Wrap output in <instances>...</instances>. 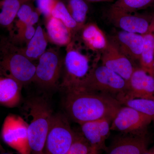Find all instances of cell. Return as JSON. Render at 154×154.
Wrapping results in <instances>:
<instances>
[{"label": "cell", "mask_w": 154, "mask_h": 154, "mask_svg": "<svg viewBox=\"0 0 154 154\" xmlns=\"http://www.w3.org/2000/svg\"><path fill=\"white\" fill-rule=\"evenodd\" d=\"M46 29L48 37L54 44L68 45L71 42L72 31L59 19L52 17L48 18Z\"/></svg>", "instance_id": "obj_19"}, {"label": "cell", "mask_w": 154, "mask_h": 154, "mask_svg": "<svg viewBox=\"0 0 154 154\" xmlns=\"http://www.w3.org/2000/svg\"><path fill=\"white\" fill-rule=\"evenodd\" d=\"M51 17L60 20L72 32V30L78 29L77 23L70 14L66 6L62 2L57 0Z\"/></svg>", "instance_id": "obj_25"}, {"label": "cell", "mask_w": 154, "mask_h": 154, "mask_svg": "<svg viewBox=\"0 0 154 154\" xmlns=\"http://www.w3.org/2000/svg\"><path fill=\"white\" fill-rule=\"evenodd\" d=\"M62 61L57 51L50 49L38 58L33 82L45 88L56 86L60 77Z\"/></svg>", "instance_id": "obj_9"}, {"label": "cell", "mask_w": 154, "mask_h": 154, "mask_svg": "<svg viewBox=\"0 0 154 154\" xmlns=\"http://www.w3.org/2000/svg\"><path fill=\"white\" fill-rule=\"evenodd\" d=\"M0 154H12L11 153H6V152H2L1 153H0Z\"/></svg>", "instance_id": "obj_33"}, {"label": "cell", "mask_w": 154, "mask_h": 154, "mask_svg": "<svg viewBox=\"0 0 154 154\" xmlns=\"http://www.w3.org/2000/svg\"><path fill=\"white\" fill-rule=\"evenodd\" d=\"M91 2H111L113 0H87Z\"/></svg>", "instance_id": "obj_31"}, {"label": "cell", "mask_w": 154, "mask_h": 154, "mask_svg": "<svg viewBox=\"0 0 154 154\" xmlns=\"http://www.w3.org/2000/svg\"><path fill=\"white\" fill-rule=\"evenodd\" d=\"M122 105L132 107L148 116L154 122V100L150 99H134L123 100Z\"/></svg>", "instance_id": "obj_23"}, {"label": "cell", "mask_w": 154, "mask_h": 154, "mask_svg": "<svg viewBox=\"0 0 154 154\" xmlns=\"http://www.w3.org/2000/svg\"><path fill=\"white\" fill-rule=\"evenodd\" d=\"M0 151L2 152H4V149H3L2 147V145H1V143H0Z\"/></svg>", "instance_id": "obj_32"}, {"label": "cell", "mask_w": 154, "mask_h": 154, "mask_svg": "<svg viewBox=\"0 0 154 154\" xmlns=\"http://www.w3.org/2000/svg\"><path fill=\"white\" fill-rule=\"evenodd\" d=\"M4 142L19 154H31L28 125L22 116L9 114L4 120L2 131Z\"/></svg>", "instance_id": "obj_7"}, {"label": "cell", "mask_w": 154, "mask_h": 154, "mask_svg": "<svg viewBox=\"0 0 154 154\" xmlns=\"http://www.w3.org/2000/svg\"><path fill=\"white\" fill-rule=\"evenodd\" d=\"M112 120L108 118L88 122L80 124L82 134L91 147L106 151L105 141L110 135Z\"/></svg>", "instance_id": "obj_14"}, {"label": "cell", "mask_w": 154, "mask_h": 154, "mask_svg": "<svg viewBox=\"0 0 154 154\" xmlns=\"http://www.w3.org/2000/svg\"><path fill=\"white\" fill-rule=\"evenodd\" d=\"M76 134L64 115L54 114L45 141L44 154H64L70 147Z\"/></svg>", "instance_id": "obj_5"}, {"label": "cell", "mask_w": 154, "mask_h": 154, "mask_svg": "<svg viewBox=\"0 0 154 154\" xmlns=\"http://www.w3.org/2000/svg\"><path fill=\"white\" fill-rule=\"evenodd\" d=\"M143 154H154V146L149 149H148Z\"/></svg>", "instance_id": "obj_30"}, {"label": "cell", "mask_w": 154, "mask_h": 154, "mask_svg": "<svg viewBox=\"0 0 154 154\" xmlns=\"http://www.w3.org/2000/svg\"><path fill=\"white\" fill-rule=\"evenodd\" d=\"M108 20L122 30L143 35L149 29L152 20L141 15L123 11L111 6L107 12Z\"/></svg>", "instance_id": "obj_10"}, {"label": "cell", "mask_w": 154, "mask_h": 154, "mask_svg": "<svg viewBox=\"0 0 154 154\" xmlns=\"http://www.w3.org/2000/svg\"><path fill=\"white\" fill-rule=\"evenodd\" d=\"M18 19V27L27 25H34L38 22L39 14L38 11H35L31 6L26 3L22 4L19 8L17 17Z\"/></svg>", "instance_id": "obj_24"}, {"label": "cell", "mask_w": 154, "mask_h": 154, "mask_svg": "<svg viewBox=\"0 0 154 154\" xmlns=\"http://www.w3.org/2000/svg\"><path fill=\"white\" fill-rule=\"evenodd\" d=\"M146 134H125L116 137L107 147L106 154H143L148 150Z\"/></svg>", "instance_id": "obj_15"}, {"label": "cell", "mask_w": 154, "mask_h": 154, "mask_svg": "<svg viewBox=\"0 0 154 154\" xmlns=\"http://www.w3.org/2000/svg\"><path fill=\"white\" fill-rule=\"evenodd\" d=\"M82 38L89 49L101 53L106 48L109 42L105 33L94 23L83 26Z\"/></svg>", "instance_id": "obj_17"}, {"label": "cell", "mask_w": 154, "mask_h": 154, "mask_svg": "<svg viewBox=\"0 0 154 154\" xmlns=\"http://www.w3.org/2000/svg\"><path fill=\"white\" fill-rule=\"evenodd\" d=\"M22 87L0 63V105L9 108L18 106L22 99Z\"/></svg>", "instance_id": "obj_16"}, {"label": "cell", "mask_w": 154, "mask_h": 154, "mask_svg": "<svg viewBox=\"0 0 154 154\" xmlns=\"http://www.w3.org/2000/svg\"><path fill=\"white\" fill-rule=\"evenodd\" d=\"M23 106L22 117L28 125L31 154H44L45 141L54 113L47 100L40 97L31 98Z\"/></svg>", "instance_id": "obj_2"}, {"label": "cell", "mask_w": 154, "mask_h": 154, "mask_svg": "<svg viewBox=\"0 0 154 154\" xmlns=\"http://www.w3.org/2000/svg\"><path fill=\"white\" fill-rule=\"evenodd\" d=\"M47 38L40 26L36 28L34 36L28 42L23 54L30 60L39 58L46 51Z\"/></svg>", "instance_id": "obj_21"}, {"label": "cell", "mask_w": 154, "mask_h": 154, "mask_svg": "<svg viewBox=\"0 0 154 154\" xmlns=\"http://www.w3.org/2000/svg\"><path fill=\"white\" fill-rule=\"evenodd\" d=\"M109 40L133 63L139 62L143 48V35L121 30L114 33Z\"/></svg>", "instance_id": "obj_13"}, {"label": "cell", "mask_w": 154, "mask_h": 154, "mask_svg": "<svg viewBox=\"0 0 154 154\" xmlns=\"http://www.w3.org/2000/svg\"><path fill=\"white\" fill-rule=\"evenodd\" d=\"M28 0H0V27L10 31L22 4Z\"/></svg>", "instance_id": "obj_20"}, {"label": "cell", "mask_w": 154, "mask_h": 154, "mask_svg": "<svg viewBox=\"0 0 154 154\" xmlns=\"http://www.w3.org/2000/svg\"><path fill=\"white\" fill-rule=\"evenodd\" d=\"M0 63L22 86L34 81L36 66L6 38L0 40Z\"/></svg>", "instance_id": "obj_3"}, {"label": "cell", "mask_w": 154, "mask_h": 154, "mask_svg": "<svg viewBox=\"0 0 154 154\" xmlns=\"http://www.w3.org/2000/svg\"><path fill=\"white\" fill-rule=\"evenodd\" d=\"M127 88V82L123 78L102 65H96L85 79L73 90L108 94L118 99L125 94Z\"/></svg>", "instance_id": "obj_4"}, {"label": "cell", "mask_w": 154, "mask_h": 154, "mask_svg": "<svg viewBox=\"0 0 154 154\" xmlns=\"http://www.w3.org/2000/svg\"></svg>", "instance_id": "obj_34"}, {"label": "cell", "mask_w": 154, "mask_h": 154, "mask_svg": "<svg viewBox=\"0 0 154 154\" xmlns=\"http://www.w3.org/2000/svg\"><path fill=\"white\" fill-rule=\"evenodd\" d=\"M100 58L102 65L117 74L128 82L135 67L109 40L107 47L101 52Z\"/></svg>", "instance_id": "obj_12"}, {"label": "cell", "mask_w": 154, "mask_h": 154, "mask_svg": "<svg viewBox=\"0 0 154 154\" xmlns=\"http://www.w3.org/2000/svg\"><path fill=\"white\" fill-rule=\"evenodd\" d=\"M69 12L78 25V29L85 25L89 8L85 0H69L66 6Z\"/></svg>", "instance_id": "obj_22"}, {"label": "cell", "mask_w": 154, "mask_h": 154, "mask_svg": "<svg viewBox=\"0 0 154 154\" xmlns=\"http://www.w3.org/2000/svg\"><path fill=\"white\" fill-rule=\"evenodd\" d=\"M152 122L149 117L132 107L122 105L110 125L111 131L125 134H146L145 130Z\"/></svg>", "instance_id": "obj_8"}, {"label": "cell", "mask_w": 154, "mask_h": 154, "mask_svg": "<svg viewBox=\"0 0 154 154\" xmlns=\"http://www.w3.org/2000/svg\"><path fill=\"white\" fill-rule=\"evenodd\" d=\"M128 88L124 96L119 98L123 100L134 99H154V77L140 67L135 68L128 82Z\"/></svg>", "instance_id": "obj_11"}, {"label": "cell", "mask_w": 154, "mask_h": 154, "mask_svg": "<svg viewBox=\"0 0 154 154\" xmlns=\"http://www.w3.org/2000/svg\"><path fill=\"white\" fill-rule=\"evenodd\" d=\"M154 0H117L112 5L123 11L134 13L138 10L147 7Z\"/></svg>", "instance_id": "obj_26"}, {"label": "cell", "mask_w": 154, "mask_h": 154, "mask_svg": "<svg viewBox=\"0 0 154 154\" xmlns=\"http://www.w3.org/2000/svg\"><path fill=\"white\" fill-rule=\"evenodd\" d=\"M37 11L47 19L51 17V13L57 0H34Z\"/></svg>", "instance_id": "obj_28"}, {"label": "cell", "mask_w": 154, "mask_h": 154, "mask_svg": "<svg viewBox=\"0 0 154 154\" xmlns=\"http://www.w3.org/2000/svg\"><path fill=\"white\" fill-rule=\"evenodd\" d=\"M143 35L144 45L139 60L140 67L154 77V18L148 31Z\"/></svg>", "instance_id": "obj_18"}, {"label": "cell", "mask_w": 154, "mask_h": 154, "mask_svg": "<svg viewBox=\"0 0 154 154\" xmlns=\"http://www.w3.org/2000/svg\"><path fill=\"white\" fill-rule=\"evenodd\" d=\"M64 107L70 118L78 124L103 118L113 120L122 106L108 94L83 90L67 91Z\"/></svg>", "instance_id": "obj_1"}, {"label": "cell", "mask_w": 154, "mask_h": 154, "mask_svg": "<svg viewBox=\"0 0 154 154\" xmlns=\"http://www.w3.org/2000/svg\"><path fill=\"white\" fill-rule=\"evenodd\" d=\"M99 151L95 148L91 147V150L89 154H99Z\"/></svg>", "instance_id": "obj_29"}, {"label": "cell", "mask_w": 154, "mask_h": 154, "mask_svg": "<svg viewBox=\"0 0 154 154\" xmlns=\"http://www.w3.org/2000/svg\"><path fill=\"white\" fill-rule=\"evenodd\" d=\"M67 46L64 60L65 74L61 85L66 92L78 88L96 65L91 66L89 57L73 48L71 42Z\"/></svg>", "instance_id": "obj_6"}, {"label": "cell", "mask_w": 154, "mask_h": 154, "mask_svg": "<svg viewBox=\"0 0 154 154\" xmlns=\"http://www.w3.org/2000/svg\"><path fill=\"white\" fill-rule=\"evenodd\" d=\"M91 146L81 134H77L70 147L64 154H89Z\"/></svg>", "instance_id": "obj_27"}]
</instances>
